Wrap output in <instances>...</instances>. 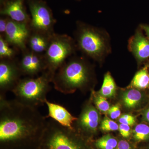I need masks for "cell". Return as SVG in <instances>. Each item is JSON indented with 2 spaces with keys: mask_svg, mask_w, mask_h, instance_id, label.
Returning <instances> with one entry per match:
<instances>
[{
  "mask_svg": "<svg viewBox=\"0 0 149 149\" xmlns=\"http://www.w3.org/2000/svg\"><path fill=\"white\" fill-rule=\"evenodd\" d=\"M118 128L117 123L108 118H104L100 125V129L104 131H116Z\"/></svg>",
  "mask_w": 149,
  "mask_h": 149,
  "instance_id": "cell-23",
  "label": "cell"
},
{
  "mask_svg": "<svg viewBox=\"0 0 149 149\" xmlns=\"http://www.w3.org/2000/svg\"><path fill=\"white\" fill-rule=\"evenodd\" d=\"M143 119L145 121L149 123V107L144 113Z\"/></svg>",
  "mask_w": 149,
  "mask_h": 149,
  "instance_id": "cell-30",
  "label": "cell"
},
{
  "mask_svg": "<svg viewBox=\"0 0 149 149\" xmlns=\"http://www.w3.org/2000/svg\"><path fill=\"white\" fill-rule=\"evenodd\" d=\"M52 80V77L45 71L38 77L20 79L12 92L18 101L37 108L45 104L47 95L52 89L50 83Z\"/></svg>",
  "mask_w": 149,
  "mask_h": 149,
  "instance_id": "cell-3",
  "label": "cell"
},
{
  "mask_svg": "<svg viewBox=\"0 0 149 149\" xmlns=\"http://www.w3.org/2000/svg\"><path fill=\"white\" fill-rule=\"evenodd\" d=\"M45 104L48 109V114L46 118H50L64 127L73 129V125L77 120L65 107L59 104L51 102L46 100Z\"/></svg>",
  "mask_w": 149,
  "mask_h": 149,
  "instance_id": "cell-13",
  "label": "cell"
},
{
  "mask_svg": "<svg viewBox=\"0 0 149 149\" xmlns=\"http://www.w3.org/2000/svg\"><path fill=\"white\" fill-rule=\"evenodd\" d=\"M2 1H3V0H2Z\"/></svg>",
  "mask_w": 149,
  "mask_h": 149,
  "instance_id": "cell-32",
  "label": "cell"
},
{
  "mask_svg": "<svg viewBox=\"0 0 149 149\" xmlns=\"http://www.w3.org/2000/svg\"><path fill=\"white\" fill-rule=\"evenodd\" d=\"M107 112L110 117L111 119H117L120 116V114H121L120 107L119 104H117L110 107Z\"/></svg>",
  "mask_w": 149,
  "mask_h": 149,
  "instance_id": "cell-24",
  "label": "cell"
},
{
  "mask_svg": "<svg viewBox=\"0 0 149 149\" xmlns=\"http://www.w3.org/2000/svg\"><path fill=\"white\" fill-rule=\"evenodd\" d=\"M133 138L137 142H142L149 139V126L146 124H138L133 131Z\"/></svg>",
  "mask_w": 149,
  "mask_h": 149,
  "instance_id": "cell-21",
  "label": "cell"
},
{
  "mask_svg": "<svg viewBox=\"0 0 149 149\" xmlns=\"http://www.w3.org/2000/svg\"><path fill=\"white\" fill-rule=\"evenodd\" d=\"M40 149H89L74 129L64 127L53 119L47 121Z\"/></svg>",
  "mask_w": 149,
  "mask_h": 149,
  "instance_id": "cell-4",
  "label": "cell"
},
{
  "mask_svg": "<svg viewBox=\"0 0 149 149\" xmlns=\"http://www.w3.org/2000/svg\"><path fill=\"white\" fill-rule=\"evenodd\" d=\"M128 47L139 62L149 58V40L139 30L129 40Z\"/></svg>",
  "mask_w": 149,
  "mask_h": 149,
  "instance_id": "cell-14",
  "label": "cell"
},
{
  "mask_svg": "<svg viewBox=\"0 0 149 149\" xmlns=\"http://www.w3.org/2000/svg\"><path fill=\"white\" fill-rule=\"evenodd\" d=\"M118 143L116 139L110 135H107L97 140L95 146L100 149H116Z\"/></svg>",
  "mask_w": 149,
  "mask_h": 149,
  "instance_id": "cell-20",
  "label": "cell"
},
{
  "mask_svg": "<svg viewBox=\"0 0 149 149\" xmlns=\"http://www.w3.org/2000/svg\"><path fill=\"white\" fill-rule=\"evenodd\" d=\"M8 19V17H2L0 19V34L1 36L3 37L5 34Z\"/></svg>",
  "mask_w": 149,
  "mask_h": 149,
  "instance_id": "cell-27",
  "label": "cell"
},
{
  "mask_svg": "<svg viewBox=\"0 0 149 149\" xmlns=\"http://www.w3.org/2000/svg\"><path fill=\"white\" fill-rule=\"evenodd\" d=\"M116 149H131L130 144L127 141L121 140L118 142Z\"/></svg>",
  "mask_w": 149,
  "mask_h": 149,
  "instance_id": "cell-28",
  "label": "cell"
},
{
  "mask_svg": "<svg viewBox=\"0 0 149 149\" xmlns=\"http://www.w3.org/2000/svg\"><path fill=\"white\" fill-rule=\"evenodd\" d=\"M143 95L139 90L131 89L126 91L122 96V100L124 106L127 108H134L141 102Z\"/></svg>",
  "mask_w": 149,
  "mask_h": 149,
  "instance_id": "cell-16",
  "label": "cell"
},
{
  "mask_svg": "<svg viewBox=\"0 0 149 149\" xmlns=\"http://www.w3.org/2000/svg\"><path fill=\"white\" fill-rule=\"evenodd\" d=\"M90 80L88 65L83 60L74 58L65 63L57 70L52 83L57 91L65 95L85 88Z\"/></svg>",
  "mask_w": 149,
  "mask_h": 149,
  "instance_id": "cell-2",
  "label": "cell"
},
{
  "mask_svg": "<svg viewBox=\"0 0 149 149\" xmlns=\"http://www.w3.org/2000/svg\"><path fill=\"white\" fill-rule=\"evenodd\" d=\"M1 14L17 22L29 24L30 18L24 5V0H10L4 3Z\"/></svg>",
  "mask_w": 149,
  "mask_h": 149,
  "instance_id": "cell-12",
  "label": "cell"
},
{
  "mask_svg": "<svg viewBox=\"0 0 149 149\" xmlns=\"http://www.w3.org/2000/svg\"><path fill=\"white\" fill-rule=\"evenodd\" d=\"M10 45L2 36H0V58L1 59H14L15 50L10 47Z\"/></svg>",
  "mask_w": 149,
  "mask_h": 149,
  "instance_id": "cell-19",
  "label": "cell"
},
{
  "mask_svg": "<svg viewBox=\"0 0 149 149\" xmlns=\"http://www.w3.org/2000/svg\"><path fill=\"white\" fill-rule=\"evenodd\" d=\"M131 87L140 89L149 87V73L148 67H145L135 74L131 81Z\"/></svg>",
  "mask_w": 149,
  "mask_h": 149,
  "instance_id": "cell-17",
  "label": "cell"
},
{
  "mask_svg": "<svg viewBox=\"0 0 149 149\" xmlns=\"http://www.w3.org/2000/svg\"><path fill=\"white\" fill-rule=\"evenodd\" d=\"M93 101L97 109L100 111L106 112L108 111L110 108L109 103L107 100L106 97L101 95L95 96Z\"/></svg>",
  "mask_w": 149,
  "mask_h": 149,
  "instance_id": "cell-22",
  "label": "cell"
},
{
  "mask_svg": "<svg viewBox=\"0 0 149 149\" xmlns=\"http://www.w3.org/2000/svg\"><path fill=\"white\" fill-rule=\"evenodd\" d=\"M118 121L120 123L131 126L135 124L136 119L134 116L131 115L124 114L120 116Z\"/></svg>",
  "mask_w": 149,
  "mask_h": 149,
  "instance_id": "cell-25",
  "label": "cell"
},
{
  "mask_svg": "<svg viewBox=\"0 0 149 149\" xmlns=\"http://www.w3.org/2000/svg\"><path fill=\"white\" fill-rule=\"evenodd\" d=\"M78 47L86 55L95 59H99L107 51V43L100 32L86 25H80L77 33Z\"/></svg>",
  "mask_w": 149,
  "mask_h": 149,
  "instance_id": "cell-6",
  "label": "cell"
},
{
  "mask_svg": "<svg viewBox=\"0 0 149 149\" xmlns=\"http://www.w3.org/2000/svg\"><path fill=\"white\" fill-rule=\"evenodd\" d=\"M141 28L144 32H146V35L148 36V38H149V25L146 24H142L141 26Z\"/></svg>",
  "mask_w": 149,
  "mask_h": 149,
  "instance_id": "cell-29",
  "label": "cell"
},
{
  "mask_svg": "<svg viewBox=\"0 0 149 149\" xmlns=\"http://www.w3.org/2000/svg\"><path fill=\"white\" fill-rule=\"evenodd\" d=\"M18 64L22 75L35 77L47 70L44 54H39L32 51L25 50Z\"/></svg>",
  "mask_w": 149,
  "mask_h": 149,
  "instance_id": "cell-10",
  "label": "cell"
},
{
  "mask_svg": "<svg viewBox=\"0 0 149 149\" xmlns=\"http://www.w3.org/2000/svg\"><path fill=\"white\" fill-rule=\"evenodd\" d=\"M74 46L73 40L68 35L54 33L52 36L44 57L47 65L46 71L53 79L56 72L74 52Z\"/></svg>",
  "mask_w": 149,
  "mask_h": 149,
  "instance_id": "cell-5",
  "label": "cell"
},
{
  "mask_svg": "<svg viewBox=\"0 0 149 149\" xmlns=\"http://www.w3.org/2000/svg\"><path fill=\"white\" fill-rule=\"evenodd\" d=\"M129 125L125 124L120 123L119 125V132L120 135L123 138H127L130 136V128Z\"/></svg>",
  "mask_w": 149,
  "mask_h": 149,
  "instance_id": "cell-26",
  "label": "cell"
},
{
  "mask_svg": "<svg viewBox=\"0 0 149 149\" xmlns=\"http://www.w3.org/2000/svg\"><path fill=\"white\" fill-rule=\"evenodd\" d=\"M37 108L0 95V149H39L47 121Z\"/></svg>",
  "mask_w": 149,
  "mask_h": 149,
  "instance_id": "cell-1",
  "label": "cell"
},
{
  "mask_svg": "<svg viewBox=\"0 0 149 149\" xmlns=\"http://www.w3.org/2000/svg\"><path fill=\"white\" fill-rule=\"evenodd\" d=\"M29 24L13 21L9 18L3 38L10 45L24 52L31 34Z\"/></svg>",
  "mask_w": 149,
  "mask_h": 149,
  "instance_id": "cell-9",
  "label": "cell"
},
{
  "mask_svg": "<svg viewBox=\"0 0 149 149\" xmlns=\"http://www.w3.org/2000/svg\"><path fill=\"white\" fill-rule=\"evenodd\" d=\"M53 34L48 35L31 31L27 44L29 50L39 54H45L49 47L51 38Z\"/></svg>",
  "mask_w": 149,
  "mask_h": 149,
  "instance_id": "cell-15",
  "label": "cell"
},
{
  "mask_svg": "<svg viewBox=\"0 0 149 149\" xmlns=\"http://www.w3.org/2000/svg\"><path fill=\"white\" fill-rule=\"evenodd\" d=\"M28 4L31 13L29 25L31 31L53 34L55 20L47 3L42 0H28Z\"/></svg>",
  "mask_w": 149,
  "mask_h": 149,
  "instance_id": "cell-7",
  "label": "cell"
},
{
  "mask_svg": "<svg viewBox=\"0 0 149 149\" xmlns=\"http://www.w3.org/2000/svg\"></svg>",
  "mask_w": 149,
  "mask_h": 149,
  "instance_id": "cell-31",
  "label": "cell"
},
{
  "mask_svg": "<svg viewBox=\"0 0 149 149\" xmlns=\"http://www.w3.org/2000/svg\"><path fill=\"white\" fill-rule=\"evenodd\" d=\"M116 86L113 78L109 72L105 74L102 88L99 92L101 95L106 98H110L115 94Z\"/></svg>",
  "mask_w": 149,
  "mask_h": 149,
  "instance_id": "cell-18",
  "label": "cell"
},
{
  "mask_svg": "<svg viewBox=\"0 0 149 149\" xmlns=\"http://www.w3.org/2000/svg\"><path fill=\"white\" fill-rule=\"evenodd\" d=\"M100 121V115L97 110L90 102L83 108L79 118L74 121L79 129L86 134L90 135L97 131Z\"/></svg>",
  "mask_w": 149,
  "mask_h": 149,
  "instance_id": "cell-11",
  "label": "cell"
},
{
  "mask_svg": "<svg viewBox=\"0 0 149 149\" xmlns=\"http://www.w3.org/2000/svg\"><path fill=\"white\" fill-rule=\"evenodd\" d=\"M22 75L18 62L14 59H1L0 61V95L6 96L12 92L21 79Z\"/></svg>",
  "mask_w": 149,
  "mask_h": 149,
  "instance_id": "cell-8",
  "label": "cell"
}]
</instances>
